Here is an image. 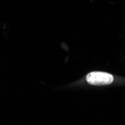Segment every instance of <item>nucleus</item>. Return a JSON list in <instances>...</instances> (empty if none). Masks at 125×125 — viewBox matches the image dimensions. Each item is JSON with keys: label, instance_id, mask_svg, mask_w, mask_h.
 <instances>
[{"label": "nucleus", "instance_id": "obj_1", "mask_svg": "<svg viewBox=\"0 0 125 125\" xmlns=\"http://www.w3.org/2000/svg\"><path fill=\"white\" fill-rule=\"evenodd\" d=\"M87 82L94 85H106L113 82V76L110 73L100 71L89 73L86 76Z\"/></svg>", "mask_w": 125, "mask_h": 125}]
</instances>
